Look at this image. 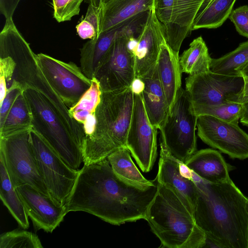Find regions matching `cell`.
Here are the masks:
<instances>
[{"label": "cell", "mask_w": 248, "mask_h": 248, "mask_svg": "<svg viewBox=\"0 0 248 248\" xmlns=\"http://www.w3.org/2000/svg\"><path fill=\"white\" fill-rule=\"evenodd\" d=\"M197 191L194 217L206 238L220 248H248V198L230 179L206 182L192 171Z\"/></svg>", "instance_id": "cell-1"}, {"label": "cell", "mask_w": 248, "mask_h": 248, "mask_svg": "<svg viewBox=\"0 0 248 248\" xmlns=\"http://www.w3.org/2000/svg\"><path fill=\"white\" fill-rule=\"evenodd\" d=\"M134 105L131 87L102 92L95 113L94 130L86 138L82 151L84 165L102 161L116 150L126 147Z\"/></svg>", "instance_id": "cell-2"}, {"label": "cell", "mask_w": 248, "mask_h": 248, "mask_svg": "<svg viewBox=\"0 0 248 248\" xmlns=\"http://www.w3.org/2000/svg\"><path fill=\"white\" fill-rule=\"evenodd\" d=\"M157 190L146 220L162 245L169 248H202L206 236L197 225L194 214L177 193L156 181Z\"/></svg>", "instance_id": "cell-3"}, {"label": "cell", "mask_w": 248, "mask_h": 248, "mask_svg": "<svg viewBox=\"0 0 248 248\" xmlns=\"http://www.w3.org/2000/svg\"><path fill=\"white\" fill-rule=\"evenodd\" d=\"M32 117V128L37 132L72 168L78 170L82 153L73 133L49 100L41 93L20 84Z\"/></svg>", "instance_id": "cell-4"}, {"label": "cell", "mask_w": 248, "mask_h": 248, "mask_svg": "<svg viewBox=\"0 0 248 248\" xmlns=\"http://www.w3.org/2000/svg\"><path fill=\"white\" fill-rule=\"evenodd\" d=\"M197 119L187 93L181 87L165 123L159 130L160 139L170 153L184 163L197 151Z\"/></svg>", "instance_id": "cell-5"}, {"label": "cell", "mask_w": 248, "mask_h": 248, "mask_svg": "<svg viewBox=\"0 0 248 248\" xmlns=\"http://www.w3.org/2000/svg\"><path fill=\"white\" fill-rule=\"evenodd\" d=\"M30 130L0 138V155L15 188L27 184L50 196L38 169Z\"/></svg>", "instance_id": "cell-6"}, {"label": "cell", "mask_w": 248, "mask_h": 248, "mask_svg": "<svg viewBox=\"0 0 248 248\" xmlns=\"http://www.w3.org/2000/svg\"><path fill=\"white\" fill-rule=\"evenodd\" d=\"M30 136L38 169L48 193L55 202L64 205L74 186L79 170L69 166L32 128Z\"/></svg>", "instance_id": "cell-7"}, {"label": "cell", "mask_w": 248, "mask_h": 248, "mask_svg": "<svg viewBox=\"0 0 248 248\" xmlns=\"http://www.w3.org/2000/svg\"><path fill=\"white\" fill-rule=\"evenodd\" d=\"M244 86L241 76H231L210 71L189 75L186 91L192 108L226 102H240Z\"/></svg>", "instance_id": "cell-8"}, {"label": "cell", "mask_w": 248, "mask_h": 248, "mask_svg": "<svg viewBox=\"0 0 248 248\" xmlns=\"http://www.w3.org/2000/svg\"><path fill=\"white\" fill-rule=\"evenodd\" d=\"M36 56L46 79L68 108L90 88L92 80L74 62H66L42 53Z\"/></svg>", "instance_id": "cell-9"}, {"label": "cell", "mask_w": 248, "mask_h": 248, "mask_svg": "<svg viewBox=\"0 0 248 248\" xmlns=\"http://www.w3.org/2000/svg\"><path fill=\"white\" fill-rule=\"evenodd\" d=\"M135 61L128 40L117 36L96 71L94 78L101 92L114 91L131 86L135 78Z\"/></svg>", "instance_id": "cell-10"}, {"label": "cell", "mask_w": 248, "mask_h": 248, "mask_svg": "<svg viewBox=\"0 0 248 248\" xmlns=\"http://www.w3.org/2000/svg\"><path fill=\"white\" fill-rule=\"evenodd\" d=\"M197 134L207 145L232 159L248 158V134L238 124L224 121L212 116H198Z\"/></svg>", "instance_id": "cell-11"}, {"label": "cell", "mask_w": 248, "mask_h": 248, "mask_svg": "<svg viewBox=\"0 0 248 248\" xmlns=\"http://www.w3.org/2000/svg\"><path fill=\"white\" fill-rule=\"evenodd\" d=\"M157 130L147 117L141 94H134L133 112L126 147L143 172L151 170L156 159Z\"/></svg>", "instance_id": "cell-12"}, {"label": "cell", "mask_w": 248, "mask_h": 248, "mask_svg": "<svg viewBox=\"0 0 248 248\" xmlns=\"http://www.w3.org/2000/svg\"><path fill=\"white\" fill-rule=\"evenodd\" d=\"M16 189L35 231L43 230L52 232L67 214L64 205L30 185H23Z\"/></svg>", "instance_id": "cell-13"}, {"label": "cell", "mask_w": 248, "mask_h": 248, "mask_svg": "<svg viewBox=\"0 0 248 248\" xmlns=\"http://www.w3.org/2000/svg\"><path fill=\"white\" fill-rule=\"evenodd\" d=\"M160 147L156 181L168 186L176 191L194 214L197 191L191 170L185 163L172 156L161 140Z\"/></svg>", "instance_id": "cell-14"}, {"label": "cell", "mask_w": 248, "mask_h": 248, "mask_svg": "<svg viewBox=\"0 0 248 248\" xmlns=\"http://www.w3.org/2000/svg\"><path fill=\"white\" fill-rule=\"evenodd\" d=\"M165 41L163 25L157 18L154 8L131 49L134 57L136 78H141L156 65L161 45Z\"/></svg>", "instance_id": "cell-15"}, {"label": "cell", "mask_w": 248, "mask_h": 248, "mask_svg": "<svg viewBox=\"0 0 248 248\" xmlns=\"http://www.w3.org/2000/svg\"><path fill=\"white\" fill-rule=\"evenodd\" d=\"M204 0H174L171 20L164 29L166 42L179 56L181 45L191 31L196 14Z\"/></svg>", "instance_id": "cell-16"}, {"label": "cell", "mask_w": 248, "mask_h": 248, "mask_svg": "<svg viewBox=\"0 0 248 248\" xmlns=\"http://www.w3.org/2000/svg\"><path fill=\"white\" fill-rule=\"evenodd\" d=\"M185 164L202 180L214 184L229 180V172L235 169L219 152L210 148L197 151Z\"/></svg>", "instance_id": "cell-17"}, {"label": "cell", "mask_w": 248, "mask_h": 248, "mask_svg": "<svg viewBox=\"0 0 248 248\" xmlns=\"http://www.w3.org/2000/svg\"><path fill=\"white\" fill-rule=\"evenodd\" d=\"M154 7V0H107L99 9L98 35Z\"/></svg>", "instance_id": "cell-18"}, {"label": "cell", "mask_w": 248, "mask_h": 248, "mask_svg": "<svg viewBox=\"0 0 248 248\" xmlns=\"http://www.w3.org/2000/svg\"><path fill=\"white\" fill-rule=\"evenodd\" d=\"M140 78L144 84L141 94L147 117L151 124L159 129L170 109L158 78L156 65Z\"/></svg>", "instance_id": "cell-19"}, {"label": "cell", "mask_w": 248, "mask_h": 248, "mask_svg": "<svg viewBox=\"0 0 248 248\" xmlns=\"http://www.w3.org/2000/svg\"><path fill=\"white\" fill-rule=\"evenodd\" d=\"M156 66L159 81L170 109L182 87V72L179 56L173 53L165 41L161 45Z\"/></svg>", "instance_id": "cell-20"}, {"label": "cell", "mask_w": 248, "mask_h": 248, "mask_svg": "<svg viewBox=\"0 0 248 248\" xmlns=\"http://www.w3.org/2000/svg\"><path fill=\"white\" fill-rule=\"evenodd\" d=\"M118 27L90 39L80 49V68L90 79L94 78L98 65L115 39Z\"/></svg>", "instance_id": "cell-21"}, {"label": "cell", "mask_w": 248, "mask_h": 248, "mask_svg": "<svg viewBox=\"0 0 248 248\" xmlns=\"http://www.w3.org/2000/svg\"><path fill=\"white\" fill-rule=\"evenodd\" d=\"M101 93L99 83L93 78L89 90L76 104L69 108L72 118L82 126L86 138L94 130L95 113L100 102Z\"/></svg>", "instance_id": "cell-22"}, {"label": "cell", "mask_w": 248, "mask_h": 248, "mask_svg": "<svg viewBox=\"0 0 248 248\" xmlns=\"http://www.w3.org/2000/svg\"><path fill=\"white\" fill-rule=\"evenodd\" d=\"M236 0H204L194 20L191 31L216 29L227 20Z\"/></svg>", "instance_id": "cell-23"}, {"label": "cell", "mask_w": 248, "mask_h": 248, "mask_svg": "<svg viewBox=\"0 0 248 248\" xmlns=\"http://www.w3.org/2000/svg\"><path fill=\"white\" fill-rule=\"evenodd\" d=\"M0 199L11 214L23 229L29 227L28 216L18 194L7 172L3 158L0 155Z\"/></svg>", "instance_id": "cell-24"}, {"label": "cell", "mask_w": 248, "mask_h": 248, "mask_svg": "<svg viewBox=\"0 0 248 248\" xmlns=\"http://www.w3.org/2000/svg\"><path fill=\"white\" fill-rule=\"evenodd\" d=\"M212 59L202 36L194 39L179 57L182 73L194 75L210 71Z\"/></svg>", "instance_id": "cell-25"}, {"label": "cell", "mask_w": 248, "mask_h": 248, "mask_svg": "<svg viewBox=\"0 0 248 248\" xmlns=\"http://www.w3.org/2000/svg\"><path fill=\"white\" fill-rule=\"evenodd\" d=\"M107 158L113 172L121 178L140 186L155 184L142 175L131 159L130 152L127 148L122 147L116 150Z\"/></svg>", "instance_id": "cell-26"}, {"label": "cell", "mask_w": 248, "mask_h": 248, "mask_svg": "<svg viewBox=\"0 0 248 248\" xmlns=\"http://www.w3.org/2000/svg\"><path fill=\"white\" fill-rule=\"evenodd\" d=\"M31 128V114L22 92L15 101L4 122L0 126V138Z\"/></svg>", "instance_id": "cell-27"}, {"label": "cell", "mask_w": 248, "mask_h": 248, "mask_svg": "<svg viewBox=\"0 0 248 248\" xmlns=\"http://www.w3.org/2000/svg\"><path fill=\"white\" fill-rule=\"evenodd\" d=\"M248 62V40L241 43L234 50L217 58L212 59V72L226 76H238L237 71Z\"/></svg>", "instance_id": "cell-28"}, {"label": "cell", "mask_w": 248, "mask_h": 248, "mask_svg": "<svg viewBox=\"0 0 248 248\" xmlns=\"http://www.w3.org/2000/svg\"><path fill=\"white\" fill-rule=\"evenodd\" d=\"M243 107V104L240 102H226L198 106L192 108L197 116L208 115L228 122L238 124Z\"/></svg>", "instance_id": "cell-29"}, {"label": "cell", "mask_w": 248, "mask_h": 248, "mask_svg": "<svg viewBox=\"0 0 248 248\" xmlns=\"http://www.w3.org/2000/svg\"><path fill=\"white\" fill-rule=\"evenodd\" d=\"M0 248H42L43 246L34 233L17 229L3 233L0 236Z\"/></svg>", "instance_id": "cell-30"}, {"label": "cell", "mask_w": 248, "mask_h": 248, "mask_svg": "<svg viewBox=\"0 0 248 248\" xmlns=\"http://www.w3.org/2000/svg\"><path fill=\"white\" fill-rule=\"evenodd\" d=\"M99 8L89 5L85 18L76 26L78 36L83 39H92L99 33Z\"/></svg>", "instance_id": "cell-31"}, {"label": "cell", "mask_w": 248, "mask_h": 248, "mask_svg": "<svg viewBox=\"0 0 248 248\" xmlns=\"http://www.w3.org/2000/svg\"><path fill=\"white\" fill-rule=\"evenodd\" d=\"M150 12L148 11L140 13L120 24L116 36L124 37L127 40L137 39L145 27Z\"/></svg>", "instance_id": "cell-32"}, {"label": "cell", "mask_w": 248, "mask_h": 248, "mask_svg": "<svg viewBox=\"0 0 248 248\" xmlns=\"http://www.w3.org/2000/svg\"><path fill=\"white\" fill-rule=\"evenodd\" d=\"M84 0H52L53 17L58 22L70 20L79 15L80 6Z\"/></svg>", "instance_id": "cell-33"}, {"label": "cell", "mask_w": 248, "mask_h": 248, "mask_svg": "<svg viewBox=\"0 0 248 248\" xmlns=\"http://www.w3.org/2000/svg\"><path fill=\"white\" fill-rule=\"evenodd\" d=\"M7 91L6 94L0 102V126L5 121L12 106L18 96L23 92L21 85L16 80L12 79L6 82Z\"/></svg>", "instance_id": "cell-34"}, {"label": "cell", "mask_w": 248, "mask_h": 248, "mask_svg": "<svg viewBox=\"0 0 248 248\" xmlns=\"http://www.w3.org/2000/svg\"><path fill=\"white\" fill-rule=\"evenodd\" d=\"M229 18L239 34L248 38V6H241L232 10Z\"/></svg>", "instance_id": "cell-35"}, {"label": "cell", "mask_w": 248, "mask_h": 248, "mask_svg": "<svg viewBox=\"0 0 248 248\" xmlns=\"http://www.w3.org/2000/svg\"><path fill=\"white\" fill-rule=\"evenodd\" d=\"M174 0H154V10L158 20L166 28L171 20Z\"/></svg>", "instance_id": "cell-36"}, {"label": "cell", "mask_w": 248, "mask_h": 248, "mask_svg": "<svg viewBox=\"0 0 248 248\" xmlns=\"http://www.w3.org/2000/svg\"><path fill=\"white\" fill-rule=\"evenodd\" d=\"M20 0H0V12L5 19L13 18Z\"/></svg>", "instance_id": "cell-37"}, {"label": "cell", "mask_w": 248, "mask_h": 248, "mask_svg": "<svg viewBox=\"0 0 248 248\" xmlns=\"http://www.w3.org/2000/svg\"><path fill=\"white\" fill-rule=\"evenodd\" d=\"M130 87L134 94H141L144 89V84L140 78H135Z\"/></svg>", "instance_id": "cell-38"}, {"label": "cell", "mask_w": 248, "mask_h": 248, "mask_svg": "<svg viewBox=\"0 0 248 248\" xmlns=\"http://www.w3.org/2000/svg\"><path fill=\"white\" fill-rule=\"evenodd\" d=\"M244 86L240 96V103H244L248 101V77H243Z\"/></svg>", "instance_id": "cell-39"}, {"label": "cell", "mask_w": 248, "mask_h": 248, "mask_svg": "<svg viewBox=\"0 0 248 248\" xmlns=\"http://www.w3.org/2000/svg\"><path fill=\"white\" fill-rule=\"evenodd\" d=\"M243 104V110L239 120L242 124L248 126V101Z\"/></svg>", "instance_id": "cell-40"}, {"label": "cell", "mask_w": 248, "mask_h": 248, "mask_svg": "<svg viewBox=\"0 0 248 248\" xmlns=\"http://www.w3.org/2000/svg\"><path fill=\"white\" fill-rule=\"evenodd\" d=\"M7 91V86L4 77L0 75V102L4 99Z\"/></svg>", "instance_id": "cell-41"}, {"label": "cell", "mask_w": 248, "mask_h": 248, "mask_svg": "<svg viewBox=\"0 0 248 248\" xmlns=\"http://www.w3.org/2000/svg\"><path fill=\"white\" fill-rule=\"evenodd\" d=\"M238 76L248 77V62L237 71Z\"/></svg>", "instance_id": "cell-42"}, {"label": "cell", "mask_w": 248, "mask_h": 248, "mask_svg": "<svg viewBox=\"0 0 248 248\" xmlns=\"http://www.w3.org/2000/svg\"><path fill=\"white\" fill-rule=\"evenodd\" d=\"M89 5L93 7L100 8L102 4V0H85Z\"/></svg>", "instance_id": "cell-43"}, {"label": "cell", "mask_w": 248, "mask_h": 248, "mask_svg": "<svg viewBox=\"0 0 248 248\" xmlns=\"http://www.w3.org/2000/svg\"><path fill=\"white\" fill-rule=\"evenodd\" d=\"M107 0H102V3L104 2V1H106Z\"/></svg>", "instance_id": "cell-44"}]
</instances>
